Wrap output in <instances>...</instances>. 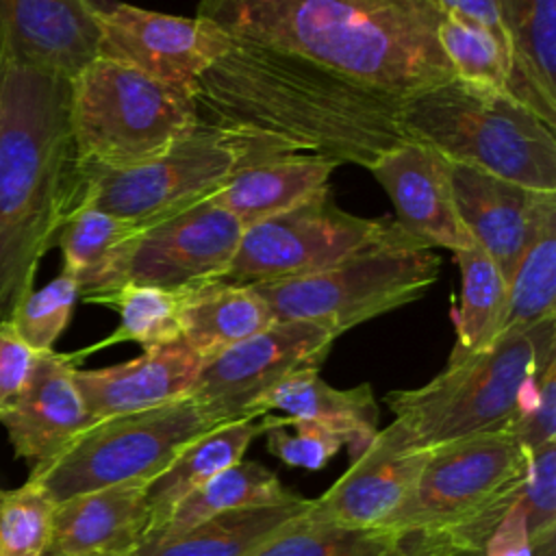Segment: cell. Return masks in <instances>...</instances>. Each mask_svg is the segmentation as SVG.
I'll list each match as a JSON object with an SVG mask.
<instances>
[{"label":"cell","instance_id":"1f68e13d","mask_svg":"<svg viewBox=\"0 0 556 556\" xmlns=\"http://www.w3.org/2000/svg\"><path fill=\"white\" fill-rule=\"evenodd\" d=\"M556 317V200L545 206L519 261L506 280V330Z\"/></svg>","mask_w":556,"mask_h":556},{"label":"cell","instance_id":"60d3db41","mask_svg":"<svg viewBox=\"0 0 556 556\" xmlns=\"http://www.w3.org/2000/svg\"><path fill=\"white\" fill-rule=\"evenodd\" d=\"M434 2L443 11V15H454V17L476 22L510 46L497 0H434Z\"/></svg>","mask_w":556,"mask_h":556},{"label":"cell","instance_id":"8992f818","mask_svg":"<svg viewBox=\"0 0 556 556\" xmlns=\"http://www.w3.org/2000/svg\"><path fill=\"white\" fill-rule=\"evenodd\" d=\"M76 165L117 169L150 161L200 126L193 96L106 56L72 78Z\"/></svg>","mask_w":556,"mask_h":556},{"label":"cell","instance_id":"ba28073f","mask_svg":"<svg viewBox=\"0 0 556 556\" xmlns=\"http://www.w3.org/2000/svg\"><path fill=\"white\" fill-rule=\"evenodd\" d=\"M226 424L193 397L93 421L54 456L33 465L54 504L122 482H150L193 439Z\"/></svg>","mask_w":556,"mask_h":556},{"label":"cell","instance_id":"e575fe53","mask_svg":"<svg viewBox=\"0 0 556 556\" xmlns=\"http://www.w3.org/2000/svg\"><path fill=\"white\" fill-rule=\"evenodd\" d=\"M54 508L48 491L35 480L0 489V556H43L52 536Z\"/></svg>","mask_w":556,"mask_h":556},{"label":"cell","instance_id":"d6a6232c","mask_svg":"<svg viewBox=\"0 0 556 556\" xmlns=\"http://www.w3.org/2000/svg\"><path fill=\"white\" fill-rule=\"evenodd\" d=\"M437 39L456 80L508 93L513 61L510 46L504 39L476 22L454 15H443Z\"/></svg>","mask_w":556,"mask_h":556},{"label":"cell","instance_id":"4dcf8cb0","mask_svg":"<svg viewBox=\"0 0 556 556\" xmlns=\"http://www.w3.org/2000/svg\"><path fill=\"white\" fill-rule=\"evenodd\" d=\"M298 493L285 489L280 478L256 460H237L228 469L213 476L208 482L189 493L169 515L167 523L154 539L176 536L219 513L235 508L263 506L285 502ZM152 539V541H154ZM148 543V541H146Z\"/></svg>","mask_w":556,"mask_h":556},{"label":"cell","instance_id":"52a82bcc","mask_svg":"<svg viewBox=\"0 0 556 556\" xmlns=\"http://www.w3.org/2000/svg\"><path fill=\"white\" fill-rule=\"evenodd\" d=\"M441 258L397 228L393 237L337 265L254 285L276 321H313L337 337L345 330L419 300L439 278Z\"/></svg>","mask_w":556,"mask_h":556},{"label":"cell","instance_id":"ab89813d","mask_svg":"<svg viewBox=\"0 0 556 556\" xmlns=\"http://www.w3.org/2000/svg\"><path fill=\"white\" fill-rule=\"evenodd\" d=\"M484 556H532L521 495L508 506L502 521L495 526L486 541Z\"/></svg>","mask_w":556,"mask_h":556},{"label":"cell","instance_id":"4316f807","mask_svg":"<svg viewBox=\"0 0 556 556\" xmlns=\"http://www.w3.org/2000/svg\"><path fill=\"white\" fill-rule=\"evenodd\" d=\"M148 226L115 217L93 206H76L61 224L54 248L63 252V271L80 289V300L96 298L122 282L132 241Z\"/></svg>","mask_w":556,"mask_h":556},{"label":"cell","instance_id":"277c9868","mask_svg":"<svg viewBox=\"0 0 556 556\" xmlns=\"http://www.w3.org/2000/svg\"><path fill=\"white\" fill-rule=\"evenodd\" d=\"M556 361V317L506 330L486 350L447 361L430 382L384 395L395 421L417 447L463 437L508 432L539 393L543 369Z\"/></svg>","mask_w":556,"mask_h":556},{"label":"cell","instance_id":"d6986e66","mask_svg":"<svg viewBox=\"0 0 556 556\" xmlns=\"http://www.w3.org/2000/svg\"><path fill=\"white\" fill-rule=\"evenodd\" d=\"M202 358L182 341L148 348L141 356L100 369H76L74 380L91 421L156 408L189 397Z\"/></svg>","mask_w":556,"mask_h":556},{"label":"cell","instance_id":"e0dca14e","mask_svg":"<svg viewBox=\"0 0 556 556\" xmlns=\"http://www.w3.org/2000/svg\"><path fill=\"white\" fill-rule=\"evenodd\" d=\"M369 172L391 198L397 226L415 243L452 252L473 243L454 204L450 163L437 150L404 141L382 154Z\"/></svg>","mask_w":556,"mask_h":556},{"label":"cell","instance_id":"5b68a950","mask_svg":"<svg viewBox=\"0 0 556 556\" xmlns=\"http://www.w3.org/2000/svg\"><path fill=\"white\" fill-rule=\"evenodd\" d=\"M402 126L450 163L556 193V135L506 91L456 78L402 100Z\"/></svg>","mask_w":556,"mask_h":556},{"label":"cell","instance_id":"7bdbcfd3","mask_svg":"<svg viewBox=\"0 0 556 556\" xmlns=\"http://www.w3.org/2000/svg\"><path fill=\"white\" fill-rule=\"evenodd\" d=\"M43 556H56V554H52V552H43Z\"/></svg>","mask_w":556,"mask_h":556},{"label":"cell","instance_id":"603a6c76","mask_svg":"<svg viewBox=\"0 0 556 556\" xmlns=\"http://www.w3.org/2000/svg\"><path fill=\"white\" fill-rule=\"evenodd\" d=\"M337 165V161L313 154L263 159L232 172L211 200L248 228L328 189L330 174Z\"/></svg>","mask_w":556,"mask_h":556},{"label":"cell","instance_id":"b9f144b4","mask_svg":"<svg viewBox=\"0 0 556 556\" xmlns=\"http://www.w3.org/2000/svg\"><path fill=\"white\" fill-rule=\"evenodd\" d=\"M2 70H4V63H2V59H0V76H2Z\"/></svg>","mask_w":556,"mask_h":556},{"label":"cell","instance_id":"d4e9b609","mask_svg":"<svg viewBox=\"0 0 556 556\" xmlns=\"http://www.w3.org/2000/svg\"><path fill=\"white\" fill-rule=\"evenodd\" d=\"M313 500L295 495L285 502L219 513L176 536L143 543L135 556H254L276 536L298 526Z\"/></svg>","mask_w":556,"mask_h":556},{"label":"cell","instance_id":"8d00e7d4","mask_svg":"<svg viewBox=\"0 0 556 556\" xmlns=\"http://www.w3.org/2000/svg\"><path fill=\"white\" fill-rule=\"evenodd\" d=\"M267 450L289 467L319 471L345 445V437L311 419L280 417L265 432Z\"/></svg>","mask_w":556,"mask_h":556},{"label":"cell","instance_id":"8fae6325","mask_svg":"<svg viewBox=\"0 0 556 556\" xmlns=\"http://www.w3.org/2000/svg\"><path fill=\"white\" fill-rule=\"evenodd\" d=\"M395 219L358 217L332 202L330 187L298 206L243 228L237 252L217 282L267 285L324 271L387 241Z\"/></svg>","mask_w":556,"mask_h":556},{"label":"cell","instance_id":"484cf974","mask_svg":"<svg viewBox=\"0 0 556 556\" xmlns=\"http://www.w3.org/2000/svg\"><path fill=\"white\" fill-rule=\"evenodd\" d=\"M510 41L508 93L556 128V0H497Z\"/></svg>","mask_w":556,"mask_h":556},{"label":"cell","instance_id":"2e32d148","mask_svg":"<svg viewBox=\"0 0 556 556\" xmlns=\"http://www.w3.org/2000/svg\"><path fill=\"white\" fill-rule=\"evenodd\" d=\"M98 2L0 0V59L74 78L100 56Z\"/></svg>","mask_w":556,"mask_h":556},{"label":"cell","instance_id":"836d02e7","mask_svg":"<svg viewBox=\"0 0 556 556\" xmlns=\"http://www.w3.org/2000/svg\"><path fill=\"white\" fill-rule=\"evenodd\" d=\"M254 556H404L397 536L382 528H341L308 515Z\"/></svg>","mask_w":556,"mask_h":556},{"label":"cell","instance_id":"4fadbf2b","mask_svg":"<svg viewBox=\"0 0 556 556\" xmlns=\"http://www.w3.org/2000/svg\"><path fill=\"white\" fill-rule=\"evenodd\" d=\"M100 56L122 61L150 78L193 96L200 76L232 39L200 15H167L124 2L98 4Z\"/></svg>","mask_w":556,"mask_h":556},{"label":"cell","instance_id":"ffe728a7","mask_svg":"<svg viewBox=\"0 0 556 556\" xmlns=\"http://www.w3.org/2000/svg\"><path fill=\"white\" fill-rule=\"evenodd\" d=\"M76 369L74 354H37L22 395L0 419L17 458L37 465L93 424L74 380Z\"/></svg>","mask_w":556,"mask_h":556},{"label":"cell","instance_id":"30bf717a","mask_svg":"<svg viewBox=\"0 0 556 556\" xmlns=\"http://www.w3.org/2000/svg\"><path fill=\"white\" fill-rule=\"evenodd\" d=\"M528 454L510 432H484L430 447L406 502L380 526L400 536L445 528L521 495Z\"/></svg>","mask_w":556,"mask_h":556},{"label":"cell","instance_id":"f1b7e54d","mask_svg":"<svg viewBox=\"0 0 556 556\" xmlns=\"http://www.w3.org/2000/svg\"><path fill=\"white\" fill-rule=\"evenodd\" d=\"M193 287H154L139 282H122L119 287L89 298V304L109 306L119 315L117 328L102 341L72 352L80 363L89 354L111 348L115 343L135 341L148 348L165 345L180 339V313Z\"/></svg>","mask_w":556,"mask_h":556},{"label":"cell","instance_id":"6da1fadb","mask_svg":"<svg viewBox=\"0 0 556 556\" xmlns=\"http://www.w3.org/2000/svg\"><path fill=\"white\" fill-rule=\"evenodd\" d=\"M402 100L298 54L235 39L193 91L200 124L235 148L239 167L313 154L369 169L410 141Z\"/></svg>","mask_w":556,"mask_h":556},{"label":"cell","instance_id":"f35d334b","mask_svg":"<svg viewBox=\"0 0 556 556\" xmlns=\"http://www.w3.org/2000/svg\"><path fill=\"white\" fill-rule=\"evenodd\" d=\"M508 432L523 450L556 441V361L543 369L532 408L521 415Z\"/></svg>","mask_w":556,"mask_h":556},{"label":"cell","instance_id":"74e56055","mask_svg":"<svg viewBox=\"0 0 556 556\" xmlns=\"http://www.w3.org/2000/svg\"><path fill=\"white\" fill-rule=\"evenodd\" d=\"M35 352L15 330L11 319L0 321V419L15 406L30 371L35 367Z\"/></svg>","mask_w":556,"mask_h":556},{"label":"cell","instance_id":"9a60e30c","mask_svg":"<svg viewBox=\"0 0 556 556\" xmlns=\"http://www.w3.org/2000/svg\"><path fill=\"white\" fill-rule=\"evenodd\" d=\"M430 450L408 441L393 419L352 460L350 469L308 510L311 521L341 528H380L410 495Z\"/></svg>","mask_w":556,"mask_h":556},{"label":"cell","instance_id":"44dd1931","mask_svg":"<svg viewBox=\"0 0 556 556\" xmlns=\"http://www.w3.org/2000/svg\"><path fill=\"white\" fill-rule=\"evenodd\" d=\"M148 482H122L59 502L48 552L56 556H135L148 541Z\"/></svg>","mask_w":556,"mask_h":556},{"label":"cell","instance_id":"9c48e42d","mask_svg":"<svg viewBox=\"0 0 556 556\" xmlns=\"http://www.w3.org/2000/svg\"><path fill=\"white\" fill-rule=\"evenodd\" d=\"M237 169L235 148L219 132L200 124L150 161L117 169L76 165L72 211L93 206L152 226L208 200Z\"/></svg>","mask_w":556,"mask_h":556},{"label":"cell","instance_id":"5bb4252c","mask_svg":"<svg viewBox=\"0 0 556 556\" xmlns=\"http://www.w3.org/2000/svg\"><path fill=\"white\" fill-rule=\"evenodd\" d=\"M241 235L239 219L208 198L143 228L126 254L122 282L167 289L217 282L228 269Z\"/></svg>","mask_w":556,"mask_h":556},{"label":"cell","instance_id":"7402d4cb","mask_svg":"<svg viewBox=\"0 0 556 556\" xmlns=\"http://www.w3.org/2000/svg\"><path fill=\"white\" fill-rule=\"evenodd\" d=\"M271 410L295 419H311L337 430L345 437L352 460L371 443L378 432L380 415L367 382L352 389H334L319 376V369L313 367L289 374L252 404L256 417Z\"/></svg>","mask_w":556,"mask_h":556},{"label":"cell","instance_id":"cb8c5ba5","mask_svg":"<svg viewBox=\"0 0 556 556\" xmlns=\"http://www.w3.org/2000/svg\"><path fill=\"white\" fill-rule=\"evenodd\" d=\"M280 417H245L226 421L206 434L193 439L185 445L174 460L148 482V506H150V528L148 541H152L167 523L172 510L198 486L208 482L219 471L228 469L243 458L250 443L274 428Z\"/></svg>","mask_w":556,"mask_h":556},{"label":"cell","instance_id":"f546056e","mask_svg":"<svg viewBox=\"0 0 556 556\" xmlns=\"http://www.w3.org/2000/svg\"><path fill=\"white\" fill-rule=\"evenodd\" d=\"M460 269V304L452 313L456 343L447 361H460L486 350L502 337L506 280L495 261L473 241L454 252Z\"/></svg>","mask_w":556,"mask_h":556},{"label":"cell","instance_id":"ac0fdd59","mask_svg":"<svg viewBox=\"0 0 556 556\" xmlns=\"http://www.w3.org/2000/svg\"><path fill=\"white\" fill-rule=\"evenodd\" d=\"M450 185L463 226L508 280L556 193L534 191L460 163H450Z\"/></svg>","mask_w":556,"mask_h":556},{"label":"cell","instance_id":"7a4b0ae2","mask_svg":"<svg viewBox=\"0 0 556 556\" xmlns=\"http://www.w3.org/2000/svg\"><path fill=\"white\" fill-rule=\"evenodd\" d=\"M198 15L235 41L298 54L400 98L454 78L434 0H200Z\"/></svg>","mask_w":556,"mask_h":556},{"label":"cell","instance_id":"3957f363","mask_svg":"<svg viewBox=\"0 0 556 556\" xmlns=\"http://www.w3.org/2000/svg\"><path fill=\"white\" fill-rule=\"evenodd\" d=\"M72 80L4 65L0 76V321L33 291L72 213Z\"/></svg>","mask_w":556,"mask_h":556},{"label":"cell","instance_id":"7c38bea8","mask_svg":"<svg viewBox=\"0 0 556 556\" xmlns=\"http://www.w3.org/2000/svg\"><path fill=\"white\" fill-rule=\"evenodd\" d=\"M337 334L313 321H274L258 334L202 363L189 397L224 421L256 417L252 404L298 369H319Z\"/></svg>","mask_w":556,"mask_h":556},{"label":"cell","instance_id":"83f0119b","mask_svg":"<svg viewBox=\"0 0 556 556\" xmlns=\"http://www.w3.org/2000/svg\"><path fill=\"white\" fill-rule=\"evenodd\" d=\"M274 321L267 302L254 287L206 282L193 287L180 313V339L202 361H208Z\"/></svg>","mask_w":556,"mask_h":556},{"label":"cell","instance_id":"d590c367","mask_svg":"<svg viewBox=\"0 0 556 556\" xmlns=\"http://www.w3.org/2000/svg\"><path fill=\"white\" fill-rule=\"evenodd\" d=\"M78 298V282L70 274L61 271L46 287L37 291L33 289L17 304L11 315V324L35 352H50L67 328Z\"/></svg>","mask_w":556,"mask_h":556}]
</instances>
